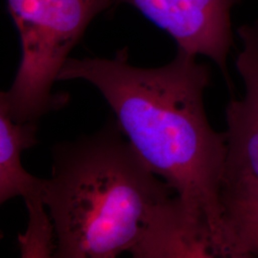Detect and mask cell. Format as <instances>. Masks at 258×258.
Here are the masks:
<instances>
[{"instance_id": "1", "label": "cell", "mask_w": 258, "mask_h": 258, "mask_svg": "<svg viewBox=\"0 0 258 258\" xmlns=\"http://www.w3.org/2000/svg\"><path fill=\"white\" fill-rule=\"evenodd\" d=\"M69 80L88 82L101 92L139 156L209 225L216 255L225 257L220 198L227 137L212 128L206 114L208 65L178 49L169 63L142 68L129 63L123 48L113 58L70 56L57 82Z\"/></svg>"}, {"instance_id": "2", "label": "cell", "mask_w": 258, "mask_h": 258, "mask_svg": "<svg viewBox=\"0 0 258 258\" xmlns=\"http://www.w3.org/2000/svg\"><path fill=\"white\" fill-rule=\"evenodd\" d=\"M44 202L57 258H113L133 248L157 206L176 195L154 174L116 120L52 150Z\"/></svg>"}, {"instance_id": "3", "label": "cell", "mask_w": 258, "mask_h": 258, "mask_svg": "<svg viewBox=\"0 0 258 258\" xmlns=\"http://www.w3.org/2000/svg\"><path fill=\"white\" fill-rule=\"evenodd\" d=\"M19 33L21 58L0 103L18 122L33 121L64 105L66 96L53 85L93 19L116 0H7Z\"/></svg>"}, {"instance_id": "4", "label": "cell", "mask_w": 258, "mask_h": 258, "mask_svg": "<svg viewBox=\"0 0 258 258\" xmlns=\"http://www.w3.org/2000/svg\"><path fill=\"white\" fill-rule=\"evenodd\" d=\"M37 123L18 122L0 104V203L20 196L28 211L27 229L19 235L21 257H54V225L44 202V179L30 174L21 154L37 144Z\"/></svg>"}, {"instance_id": "5", "label": "cell", "mask_w": 258, "mask_h": 258, "mask_svg": "<svg viewBox=\"0 0 258 258\" xmlns=\"http://www.w3.org/2000/svg\"><path fill=\"white\" fill-rule=\"evenodd\" d=\"M242 0H116L165 31L178 49L205 55L221 69L231 87L228 55L232 41L231 9Z\"/></svg>"}, {"instance_id": "6", "label": "cell", "mask_w": 258, "mask_h": 258, "mask_svg": "<svg viewBox=\"0 0 258 258\" xmlns=\"http://www.w3.org/2000/svg\"><path fill=\"white\" fill-rule=\"evenodd\" d=\"M242 50L236 68L245 85L244 96L226 109L227 160L224 180L258 181V21L238 29Z\"/></svg>"}, {"instance_id": "7", "label": "cell", "mask_w": 258, "mask_h": 258, "mask_svg": "<svg viewBox=\"0 0 258 258\" xmlns=\"http://www.w3.org/2000/svg\"><path fill=\"white\" fill-rule=\"evenodd\" d=\"M129 253L137 258L217 257L209 225L176 195L157 206Z\"/></svg>"}, {"instance_id": "8", "label": "cell", "mask_w": 258, "mask_h": 258, "mask_svg": "<svg viewBox=\"0 0 258 258\" xmlns=\"http://www.w3.org/2000/svg\"><path fill=\"white\" fill-rule=\"evenodd\" d=\"M220 199L226 257H258V181L226 179Z\"/></svg>"}]
</instances>
